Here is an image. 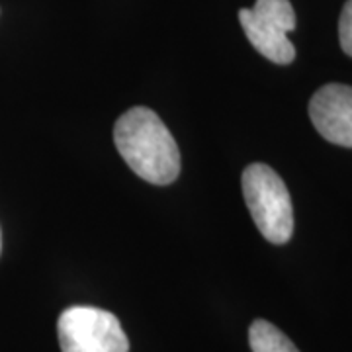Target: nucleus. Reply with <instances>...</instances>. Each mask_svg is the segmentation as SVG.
I'll use <instances>...</instances> for the list:
<instances>
[{
    "label": "nucleus",
    "mask_w": 352,
    "mask_h": 352,
    "mask_svg": "<svg viewBox=\"0 0 352 352\" xmlns=\"http://www.w3.org/2000/svg\"><path fill=\"white\" fill-rule=\"evenodd\" d=\"M113 141L129 168L151 184H170L180 175V151L163 120L149 108L127 110L113 126Z\"/></svg>",
    "instance_id": "f257e3e1"
},
{
    "label": "nucleus",
    "mask_w": 352,
    "mask_h": 352,
    "mask_svg": "<svg viewBox=\"0 0 352 352\" xmlns=\"http://www.w3.org/2000/svg\"><path fill=\"white\" fill-rule=\"evenodd\" d=\"M241 184L252 221L264 239L274 245L288 243L294 235V208L276 170L264 163H252L243 170Z\"/></svg>",
    "instance_id": "f03ea898"
},
{
    "label": "nucleus",
    "mask_w": 352,
    "mask_h": 352,
    "mask_svg": "<svg viewBox=\"0 0 352 352\" xmlns=\"http://www.w3.org/2000/svg\"><path fill=\"white\" fill-rule=\"evenodd\" d=\"M61 352H129L120 319L106 309L75 305L57 321Z\"/></svg>",
    "instance_id": "7ed1b4c3"
},
{
    "label": "nucleus",
    "mask_w": 352,
    "mask_h": 352,
    "mask_svg": "<svg viewBox=\"0 0 352 352\" xmlns=\"http://www.w3.org/2000/svg\"><path fill=\"white\" fill-rule=\"evenodd\" d=\"M239 22L251 45L276 65L296 59L288 34L296 28V12L289 0H256L252 8L239 10Z\"/></svg>",
    "instance_id": "20e7f679"
},
{
    "label": "nucleus",
    "mask_w": 352,
    "mask_h": 352,
    "mask_svg": "<svg viewBox=\"0 0 352 352\" xmlns=\"http://www.w3.org/2000/svg\"><path fill=\"white\" fill-rule=\"evenodd\" d=\"M309 118L321 138L352 149V87L331 82L319 88L309 102Z\"/></svg>",
    "instance_id": "39448f33"
},
{
    "label": "nucleus",
    "mask_w": 352,
    "mask_h": 352,
    "mask_svg": "<svg viewBox=\"0 0 352 352\" xmlns=\"http://www.w3.org/2000/svg\"><path fill=\"white\" fill-rule=\"evenodd\" d=\"M249 344L252 352H300L276 325L264 319L252 321L249 329Z\"/></svg>",
    "instance_id": "423d86ee"
},
{
    "label": "nucleus",
    "mask_w": 352,
    "mask_h": 352,
    "mask_svg": "<svg viewBox=\"0 0 352 352\" xmlns=\"http://www.w3.org/2000/svg\"><path fill=\"white\" fill-rule=\"evenodd\" d=\"M339 39L342 51L352 57V0H346L344 8L340 12Z\"/></svg>",
    "instance_id": "0eeeda50"
},
{
    "label": "nucleus",
    "mask_w": 352,
    "mask_h": 352,
    "mask_svg": "<svg viewBox=\"0 0 352 352\" xmlns=\"http://www.w3.org/2000/svg\"><path fill=\"white\" fill-rule=\"evenodd\" d=\"M0 241H2V239H0ZM0 249H2V243H0Z\"/></svg>",
    "instance_id": "6e6552de"
}]
</instances>
